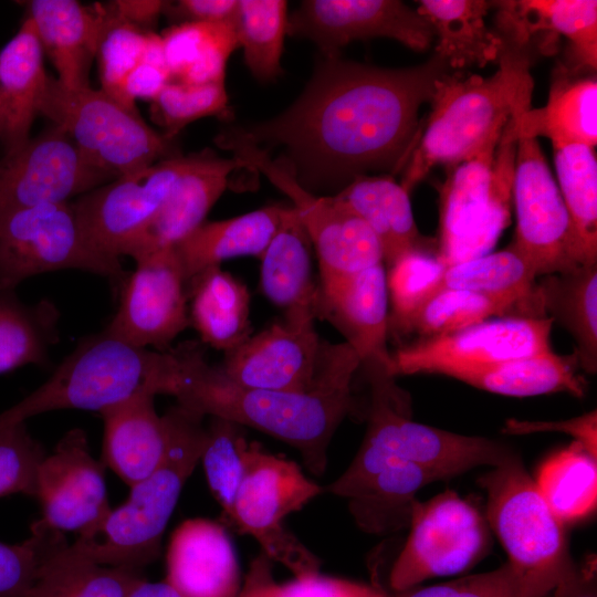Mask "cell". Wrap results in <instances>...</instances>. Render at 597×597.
<instances>
[{"mask_svg":"<svg viewBox=\"0 0 597 597\" xmlns=\"http://www.w3.org/2000/svg\"><path fill=\"white\" fill-rule=\"evenodd\" d=\"M451 71L436 53L402 69L323 55L289 108L268 121L228 126L216 143L279 150L270 156L306 190H342L367 171L405 167L419 137V108Z\"/></svg>","mask_w":597,"mask_h":597,"instance_id":"cell-1","label":"cell"},{"mask_svg":"<svg viewBox=\"0 0 597 597\" xmlns=\"http://www.w3.org/2000/svg\"><path fill=\"white\" fill-rule=\"evenodd\" d=\"M175 364L164 395L202 416L248 426L295 448L305 465L321 475L328 444L355 407L352 383L360 358L346 342H326L317 384L307 391H276L242 386L208 364L200 344L172 349Z\"/></svg>","mask_w":597,"mask_h":597,"instance_id":"cell-2","label":"cell"},{"mask_svg":"<svg viewBox=\"0 0 597 597\" xmlns=\"http://www.w3.org/2000/svg\"><path fill=\"white\" fill-rule=\"evenodd\" d=\"M532 88L527 56L505 41L492 76L450 72L440 78L425 132L404 167L401 187L409 193L433 167L454 166L499 140L509 119L531 108Z\"/></svg>","mask_w":597,"mask_h":597,"instance_id":"cell-3","label":"cell"},{"mask_svg":"<svg viewBox=\"0 0 597 597\" xmlns=\"http://www.w3.org/2000/svg\"><path fill=\"white\" fill-rule=\"evenodd\" d=\"M166 412L171 431L161 463L129 486L128 499L111 510L96 540L77 538L73 543L98 564L143 570L159 556L163 534L200 461L206 437L205 416L179 404Z\"/></svg>","mask_w":597,"mask_h":597,"instance_id":"cell-4","label":"cell"},{"mask_svg":"<svg viewBox=\"0 0 597 597\" xmlns=\"http://www.w3.org/2000/svg\"><path fill=\"white\" fill-rule=\"evenodd\" d=\"M171 350L130 345L105 329L77 344L45 383L0 413V426L60 409L103 410L147 390L161 395Z\"/></svg>","mask_w":597,"mask_h":597,"instance_id":"cell-5","label":"cell"},{"mask_svg":"<svg viewBox=\"0 0 597 597\" xmlns=\"http://www.w3.org/2000/svg\"><path fill=\"white\" fill-rule=\"evenodd\" d=\"M370 390L363 443L347 468L360 471L386 460H401L449 479L480 465L496 467L515 452L502 442L437 429L411 419L408 395L397 386L388 365L360 363Z\"/></svg>","mask_w":597,"mask_h":597,"instance_id":"cell-6","label":"cell"},{"mask_svg":"<svg viewBox=\"0 0 597 597\" xmlns=\"http://www.w3.org/2000/svg\"><path fill=\"white\" fill-rule=\"evenodd\" d=\"M486 493V521L507 553L519 597H546L573 563L564 524L514 453L479 480Z\"/></svg>","mask_w":597,"mask_h":597,"instance_id":"cell-7","label":"cell"},{"mask_svg":"<svg viewBox=\"0 0 597 597\" xmlns=\"http://www.w3.org/2000/svg\"><path fill=\"white\" fill-rule=\"evenodd\" d=\"M517 142L512 116L499 140L448 167L440 190L439 259L447 265L489 253L507 227Z\"/></svg>","mask_w":597,"mask_h":597,"instance_id":"cell-8","label":"cell"},{"mask_svg":"<svg viewBox=\"0 0 597 597\" xmlns=\"http://www.w3.org/2000/svg\"><path fill=\"white\" fill-rule=\"evenodd\" d=\"M39 114L61 127L81 154L113 178L179 155L172 143L103 90H69L49 76Z\"/></svg>","mask_w":597,"mask_h":597,"instance_id":"cell-9","label":"cell"},{"mask_svg":"<svg viewBox=\"0 0 597 597\" xmlns=\"http://www.w3.org/2000/svg\"><path fill=\"white\" fill-rule=\"evenodd\" d=\"M244 474L229 524L253 536L262 553L287 567L296 577L318 573L321 562L283 525L291 513L302 510L324 488L310 480L290 460L248 442Z\"/></svg>","mask_w":597,"mask_h":597,"instance_id":"cell-10","label":"cell"},{"mask_svg":"<svg viewBox=\"0 0 597 597\" xmlns=\"http://www.w3.org/2000/svg\"><path fill=\"white\" fill-rule=\"evenodd\" d=\"M80 270L113 285L127 275L121 259L100 251L88 239L73 202L43 203L0 219V286L14 289L36 274Z\"/></svg>","mask_w":597,"mask_h":597,"instance_id":"cell-11","label":"cell"},{"mask_svg":"<svg viewBox=\"0 0 597 597\" xmlns=\"http://www.w3.org/2000/svg\"><path fill=\"white\" fill-rule=\"evenodd\" d=\"M409 523L407 542L389 573L394 593L432 577L463 573L490 547L488 521L451 490L425 502L416 500Z\"/></svg>","mask_w":597,"mask_h":597,"instance_id":"cell-12","label":"cell"},{"mask_svg":"<svg viewBox=\"0 0 597 597\" xmlns=\"http://www.w3.org/2000/svg\"><path fill=\"white\" fill-rule=\"evenodd\" d=\"M512 203L516 229L511 244L537 276L596 264L585 255L537 138L517 136Z\"/></svg>","mask_w":597,"mask_h":597,"instance_id":"cell-13","label":"cell"},{"mask_svg":"<svg viewBox=\"0 0 597 597\" xmlns=\"http://www.w3.org/2000/svg\"><path fill=\"white\" fill-rule=\"evenodd\" d=\"M223 149L251 170L262 172L291 199L316 251L321 280L383 263L380 244L370 228L335 195L318 196L306 190L286 168L255 146L237 143Z\"/></svg>","mask_w":597,"mask_h":597,"instance_id":"cell-14","label":"cell"},{"mask_svg":"<svg viewBox=\"0 0 597 597\" xmlns=\"http://www.w3.org/2000/svg\"><path fill=\"white\" fill-rule=\"evenodd\" d=\"M553 318H490L442 336L418 339L390 354L395 377L412 374H455L551 350Z\"/></svg>","mask_w":597,"mask_h":597,"instance_id":"cell-15","label":"cell"},{"mask_svg":"<svg viewBox=\"0 0 597 597\" xmlns=\"http://www.w3.org/2000/svg\"><path fill=\"white\" fill-rule=\"evenodd\" d=\"M113 179L53 125L0 159V219L43 203L70 202Z\"/></svg>","mask_w":597,"mask_h":597,"instance_id":"cell-16","label":"cell"},{"mask_svg":"<svg viewBox=\"0 0 597 597\" xmlns=\"http://www.w3.org/2000/svg\"><path fill=\"white\" fill-rule=\"evenodd\" d=\"M187 158L177 155L163 159L78 197L73 206L92 243L107 255L129 256L165 202Z\"/></svg>","mask_w":597,"mask_h":597,"instance_id":"cell-17","label":"cell"},{"mask_svg":"<svg viewBox=\"0 0 597 597\" xmlns=\"http://www.w3.org/2000/svg\"><path fill=\"white\" fill-rule=\"evenodd\" d=\"M105 467L90 450L86 433L69 430L41 461L34 498L40 503L36 522L78 540H94L112 507L107 498Z\"/></svg>","mask_w":597,"mask_h":597,"instance_id":"cell-18","label":"cell"},{"mask_svg":"<svg viewBox=\"0 0 597 597\" xmlns=\"http://www.w3.org/2000/svg\"><path fill=\"white\" fill-rule=\"evenodd\" d=\"M122 285L119 305L105 328L137 347L165 352L188 326L187 282L174 247L137 260Z\"/></svg>","mask_w":597,"mask_h":597,"instance_id":"cell-19","label":"cell"},{"mask_svg":"<svg viewBox=\"0 0 597 597\" xmlns=\"http://www.w3.org/2000/svg\"><path fill=\"white\" fill-rule=\"evenodd\" d=\"M287 33L312 41L327 56L357 40L389 38L425 51L434 39L429 22L397 0H305L289 18Z\"/></svg>","mask_w":597,"mask_h":597,"instance_id":"cell-20","label":"cell"},{"mask_svg":"<svg viewBox=\"0 0 597 597\" xmlns=\"http://www.w3.org/2000/svg\"><path fill=\"white\" fill-rule=\"evenodd\" d=\"M325 344L313 318L284 316L226 352L219 367L245 387L307 391L318 381Z\"/></svg>","mask_w":597,"mask_h":597,"instance_id":"cell-21","label":"cell"},{"mask_svg":"<svg viewBox=\"0 0 597 597\" xmlns=\"http://www.w3.org/2000/svg\"><path fill=\"white\" fill-rule=\"evenodd\" d=\"M240 169L250 168L235 156L221 157L211 149L188 155L185 168L129 256L137 260L185 239L205 222L212 206L230 187L233 174Z\"/></svg>","mask_w":597,"mask_h":597,"instance_id":"cell-22","label":"cell"},{"mask_svg":"<svg viewBox=\"0 0 597 597\" xmlns=\"http://www.w3.org/2000/svg\"><path fill=\"white\" fill-rule=\"evenodd\" d=\"M389 296L383 263L356 273L322 279L317 317L327 320L360 358L388 365Z\"/></svg>","mask_w":597,"mask_h":597,"instance_id":"cell-23","label":"cell"},{"mask_svg":"<svg viewBox=\"0 0 597 597\" xmlns=\"http://www.w3.org/2000/svg\"><path fill=\"white\" fill-rule=\"evenodd\" d=\"M166 580L182 597H238L240 573L226 528L211 520L190 519L171 534Z\"/></svg>","mask_w":597,"mask_h":597,"instance_id":"cell-24","label":"cell"},{"mask_svg":"<svg viewBox=\"0 0 597 597\" xmlns=\"http://www.w3.org/2000/svg\"><path fill=\"white\" fill-rule=\"evenodd\" d=\"M153 392L143 390L103 410L102 463L128 486L155 471L170 442V420L159 416Z\"/></svg>","mask_w":597,"mask_h":597,"instance_id":"cell-25","label":"cell"},{"mask_svg":"<svg viewBox=\"0 0 597 597\" xmlns=\"http://www.w3.org/2000/svg\"><path fill=\"white\" fill-rule=\"evenodd\" d=\"M28 9L60 85L69 90L91 86L90 71L104 20L102 4L86 7L74 0H32Z\"/></svg>","mask_w":597,"mask_h":597,"instance_id":"cell-26","label":"cell"},{"mask_svg":"<svg viewBox=\"0 0 597 597\" xmlns=\"http://www.w3.org/2000/svg\"><path fill=\"white\" fill-rule=\"evenodd\" d=\"M41 536L36 577L28 597H126L143 570L98 564L69 544L63 533L38 522Z\"/></svg>","mask_w":597,"mask_h":597,"instance_id":"cell-27","label":"cell"},{"mask_svg":"<svg viewBox=\"0 0 597 597\" xmlns=\"http://www.w3.org/2000/svg\"><path fill=\"white\" fill-rule=\"evenodd\" d=\"M43 56L34 24L27 17L0 51V137L4 154L30 139L49 77Z\"/></svg>","mask_w":597,"mask_h":597,"instance_id":"cell-28","label":"cell"},{"mask_svg":"<svg viewBox=\"0 0 597 597\" xmlns=\"http://www.w3.org/2000/svg\"><path fill=\"white\" fill-rule=\"evenodd\" d=\"M311 253L312 242L295 209L283 206L277 229L260 258V285L286 317H317L320 286L313 280Z\"/></svg>","mask_w":597,"mask_h":597,"instance_id":"cell-29","label":"cell"},{"mask_svg":"<svg viewBox=\"0 0 597 597\" xmlns=\"http://www.w3.org/2000/svg\"><path fill=\"white\" fill-rule=\"evenodd\" d=\"M335 196L370 228L388 268L407 252L427 250L409 193L391 176H357Z\"/></svg>","mask_w":597,"mask_h":597,"instance_id":"cell-30","label":"cell"},{"mask_svg":"<svg viewBox=\"0 0 597 597\" xmlns=\"http://www.w3.org/2000/svg\"><path fill=\"white\" fill-rule=\"evenodd\" d=\"M500 9V24L523 48L540 31L566 36L580 67L597 66L596 0L493 1Z\"/></svg>","mask_w":597,"mask_h":597,"instance_id":"cell-31","label":"cell"},{"mask_svg":"<svg viewBox=\"0 0 597 597\" xmlns=\"http://www.w3.org/2000/svg\"><path fill=\"white\" fill-rule=\"evenodd\" d=\"M282 208V205H272L230 219L201 223L174 245L186 282L227 259L261 258L277 229Z\"/></svg>","mask_w":597,"mask_h":597,"instance_id":"cell-32","label":"cell"},{"mask_svg":"<svg viewBox=\"0 0 597 597\" xmlns=\"http://www.w3.org/2000/svg\"><path fill=\"white\" fill-rule=\"evenodd\" d=\"M189 323L202 343L229 352L252 334L247 286L220 265L210 266L187 282Z\"/></svg>","mask_w":597,"mask_h":597,"instance_id":"cell-33","label":"cell"},{"mask_svg":"<svg viewBox=\"0 0 597 597\" xmlns=\"http://www.w3.org/2000/svg\"><path fill=\"white\" fill-rule=\"evenodd\" d=\"M437 476L401 460H386L371 468L347 498L350 514L365 532L397 531L410 520L416 493Z\"/></svg>","mask_w":597,"mask_h":597,"instance_id":"cell-34","label":"cell"},{"mask_svg":"<svg viewBox=\"0 0 597 597\" xmlns=\"http://www.w3.org/2000/svg\"><path fill=\"white\" fill-rule=\"evenodd\" d=\"M417 11L429 22L437 39L434 53L449 67H483L499 60L504 40L488 29L484 18L494 6L484 0H421Z\"/></svg>","mask_w":597,"mask_h":597,"instance_id":"cell-35","label":"cell"},{"mask_svg":"<svg viewBox=\"0 0 597 597\" xmlns=\"http://www.w3.org/2000/svg\"><path fill=\"white\" fill-rule=\"evenodd\" d=\"M517 136L551 139L553 147L597 144L596 77L572 78L559 71L552 83L547 103L530 108L516 118Z\"/></svg>","mask_w":597,"mask_h":597,"instance_id":"cell-36","label":"cell"},{"mask_svg":"<svg viewBox=\"0 0 597 597\" xmlns=\"http://www.w3.org/2000/svg\"><path fill=\"white\" fill-rule=\"evenodd\" d=\"M536 291L546 316L562 324L576 342L578 365L597 370V263L543 275Z\"/></svg>","mask_w":597,"mask_h":597,"instance_id":"cell-37","label":"cell"},{"mask_svg":"<svg viewBox=\"0 0 597 597\" xmlns=\"http://www.w3.org/2000/svg\"><path fill=\"white\" fill-rule=\"evenodd\" d=\"M576 354L562 356L552 349L517 359L482 366L455 374L452 378L473 387L513 397L551 392L585 395V381L577 374Z\"/></svg>","mask_w":597,"mask_h":597,"instance_id":"cell-38","label":"cell"},{"mask_svg":"<svg viewBox=\"0 0 597 597\" xmlns=\"http://www.w3.org/2000/svg\"><path fill=\"white\" fill-rule=\"evenodd\" d=\"M160 39L171 81L189 84L224 82L228 60L239 48L232 21L180 22Z\"/></svg>","mask_w":597,"mask_h":597,"instance_id":"cell-39","label":"cell"},{"mask_svg":"<svg viewBox=\"0 0 597 597\" xmlns=\"http://www.w3.org/2000/svg\"><path fill=\"white\" fill-rule=\"evenodd\" d=\"M530 262L512 245L447 266L442 289L478 292L520 305L528 317H546Z\"/></svg>","mask_w":597,"mask_h":597,"instance_id":"cell-40","label":"cell"},{"mask_svg":"<svg viewBox=\"0 0 597 597\" xmlns=\"http://www.w3.org/2000/svg\"><path fill=\"white\" fill-rule=\"evenodd\" d=\"M57 307L43 300L23 303L14 289L0 286V374L49 359L59 339Z\"/></svg>","mask_w":597,"mask_h":597,"instance_id":"cell-41","label":"cell"},{"mask_svg":"<svg viewBox=\"0 0 597 597\" xmlns=\"http://www.w3.org/2000/svg\"><path fill=\"white\" fill-rule=\"evenodd\" d=\"M535 483L563 524L578 521L596 506V457L582 443L573 441L542 464Z\"/></svg>","mask_w":597,"mask_h":597,"instance_id":"cell-42","label":"cell"},{"mask_svg":"<svg viewBox=\"0 0 597 597\" xmlns=\"http://www.w3.org/2000/svg\"><path fill=\"white\" fill-rule=\"evenodd\" d=\"M495 317H528L509 300L468 290L442 289L427 300L395 334L415 333L420 338L447 335Z\"/></svg>","mask_w":597,"mask_h":597,"instance_id":"cell-43","label":"cell"},{"mask_svg":"<svg viewBox=\"0 0 597 597\" xmlns=\"http://www.w3.org/2000/svg\"><path fill=\"white\" fill-rule=\"evenodd\" d=\"M287 2L283 0H238L232 19L239 48L251 74L271 82L282 73L284 36L287 33Z\"/></svg>","mask_w":597,"mask_h":597,"instance_id":"cell-44","label":"cell"},{"mask_svg":"<svg viewBox=\"0 0 597 597\" xmlns=\"http://www.w3.org/2000/svg\"><path fill=\"white\" fill-rule=\"evenodd\" d=\"M558 189L590 263H597V160L594 147H553Z\"/></svg>","mask_w":597,"mask_h":597,"instance_id":"cell-45","label":"cell"},{"mask_svg":"<svg viewBox=\"0 0 597 597\" xmlns=\"http://www.w3.org/2000/svg\"><path fill=\"white\" fill-rule=\"evenodd\" d=\"M248 444L241 426L210 417L200 455L208 486L229 523L235 496L244 474V449Z\"/></svg>","mask_w":597,"mask_h":597,"instance_id":"cell-46","label":"cell"},{"mask_svg":"<svg viewBox=\"0 0 597 597\" xmlns=\"http://www.w3.org/2000/svg\"><path fill=\"white\" fill-rule=\"evenodd\" d=\"M447 265L428 250H413L397 259L386 273L391 303L389 331L396 332L427 300L441 290Z\"/></svg>","mask_w":597,"mask_h":597,"instance_id":"cell-47","label":"cell"},{"mask_svg":"<svg viewBox=\"0 0 597 597\" xmlns=\"http://www.w3.org/2000/svg\"><path fill=\"white\" fill-rule=\"evenodd\" d=\"M102 7L104 20L96 52L101 90L124 105V81L144 60L154 32L124 21L109 4Z\"/></svg>","mask_w":597,"mask_h":597,"instance_id":"cell-48","label":"cell"},{"mask_svg":"<svg viewBox=\"0 0 597 597\" xmlns=\"http://www.w3.org/2000/svg\"><path fill=\"white\" fill-rule=\"evenodd\" d=\"M151 103L154 117L169 139L197 119L207 116L229 119L232 114L224 82L189 84L170 81Z\"/></svg>","mask_w":597,"mask_h":597,"instance_id":"cell-49","label":"cell"},{"mask_svg":"<svg viewBox=\"0 0 597 597\" xmlns=\"http://www.w3.org/2000/svg\"><path fill=\"white\" fill-rule=\"evenodd\" d=\"M25 422L0 426V498L35 495L38 469L45 457Z\"/></svg>","mask_w":597,"mask_h":597,"instance_id":"cell-50","label":"cell"},{"mask_svg":"<svg viewBox=\"0 0 597 597\" xmlns=\"http://www.w3.org/2000/svg\"><path fill=\"white\" fill-rule=\"evenodd\" d=\"M390 597H519L512 566L506 562L491 572L463 576L443 584L396 591Z\"/></svg>","mask_w":597,"mask_h":597,"instance_id":"cell-51","label":"cell"},{"mask_svg":"<svg viewBox=\"0 0 597 597\" xmlns=\"http://www.w3.org/2000/svg\"><path fill=\"white\" fill-rule=\"evenodd\" d=\"M41 536L31 528L21 543L0 542V597H28L40 561Z\"/></svg>","mask_w":597,"mask_h":597,"instance_id":"cell-52","label":"cell"},{"mask_svg":"<svg viewBox=\"0 0 597 597\" xmlns=\"http://www.w3.org/2000/svg\"><path fill=\"white\" fill-rule=\"evenodd\" d=\"M171 81L165 63L160 35L154 33L144 60L127 75L123 84L124 105L138 111L136 98L153 102Z\"/></svg>","mask_w":597,"mask_h":597,"instance_id":"cell-53","label":"cell"},{"mask_svg":"<svg viewBox=\"0 0 597 597\" xmlns=\"http://www.w3.org/2000/svg\"><path fill=\"white\" fill-rule=\"evenodd\" d=\"M277 597H390L384 589L314 573L279 584Z\"/></svg>","mask_w":597,"mask_h":597,"instance_id":"cell-54","label":"cell"},{"mask_svg":"<svg viewBox=\"0 0 597 597\" xmlns=\"http://www.w3.org/2000/svg\"><path fill=\"white\" fill-rule=\"evenodd\" d=\"M502 431L505 434H528L536 432H563L572 436L574 441L582 443L586 450L597 458V412L562 421H526L515 418L507 419Z\"/></svg>","mask_w":597,"mask_h":597,"instance_id":"cell-55","label":"cell"},{"mask_svg":"<svg viewBox=\"0 0 597 597\" xmlns=\"http://www.w3.org/2000/svg\"><path fill=\"white\" fill-rule=\"evenodd\" d=\"M238 0H180L168 2L166 11L181 22L232 21Z\"/></svg>","mask_w":597,"mask_h":597,"instance_id":"cell-56","label":"cell"},{"mask_svg":"<svg viewBox=\"0 0 597 597\" xmlns=\"http://www.w3.org/2000/svg\"><path fill=\"white\" fill-rule=\"evenodd\" d=\"M546 597H597L596 559L574 561Z\"/></svg>","mask_w":597,"mask_h":597,"instance_id":"cell-57","label":"cell"},{"mask_svg":"<svg viewBox=\"0 0 597 597\" xmlns=\"http://www.w3.org/2000/svg\"><path fill=\"white\" fill-rule=\"evenodd\" d=\"M112 10L124 21L151 31L161 13L166 11L168 1L158 0H117L108 3Z\"/></svg>","mask_w":597,"mask_h":597,"instance_id":"cell-58","label":"cell"},{"mask_svg":"<svg viewBox=\"0 0 597 597\" xmlns=\"http://www.w3.org/2000/svg\"><path fill=\"white\" fill-rule=\"evenodd\" d=\"M277 588L272 561L261 553L251 562L238 597H277Z\"/></svg>","mask_w":597,"mask_h":597,"instance_id":"cell-59","label":"cell"},{"mask_svg":"<svg viewBox=\"0 0 597 597\" xmlns=\"http://www.w3.org/2000/svg\"><path fill=\"white\" fill-rule=\"evenodd\" d=\"M126 597H182L166 579L149 582L139 580Z\"/></svg>","mask_w":597,"mask_h":597,"instance_id":"cell-60","label":"cell"}]
</instances>
